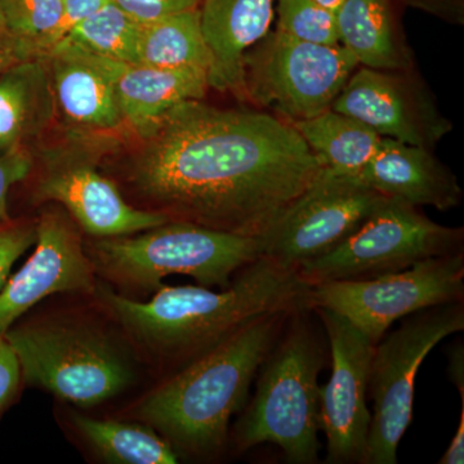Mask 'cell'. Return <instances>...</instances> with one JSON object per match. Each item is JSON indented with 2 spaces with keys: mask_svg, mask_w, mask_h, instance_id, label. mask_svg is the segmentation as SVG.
Masks as SVG:
<instances>
[{
  "mask_svg": "<svg viewBox=\"0 0 464 464\" xmlns=\"http://www.w3.org/2000/svg\"><path fill=\"white\" fill-rule=\"evenodd\" d=\"M335 14L341 44L359 65L377 70L414 67L393 0H344Z\"/></svg>",
  "mask_w": 464,
  "mask_h": 464,
  "instance_id": "cell-21",
  "label": "cell"
},
{
  "mask_svg": "<svg viewBox=\"0 0 464 464\" xmlns=\"http://www.w3.org/2000/svg\"><path fill=\"white\" fill-rule=\"evenodd\" d=\"M30 60L32 58L27 54L16 35L9 29L7 21L0 9V74Z\"/></svg>",
  "mask_w": 464,
  "mask_h": 464,
  "instance_id": "cell-33",
  "label": "cell"
},
{
  "mask_svg": "<svg viewBox=\"0 0 464 464\" xmlns=\"http://www.w3.org/2000/svg\"><path fill=\"white\" fill-rule=\"evenodd\" d=\"M359 63L342 44L320 45L268 32L243 57L244 102L285 121H306L332 109Z\"/></svg>",
  "mask_w": 464,
  "mask_h": 464,
  "instance_id": "cell-9",
  "label": "cell"
},
{
  "mask_svg": "<svg viewBox=\"0 0 464 464\" xmlns=\"http://www.w3.org/2000/svg\"><path fill=\"white\" fill-rule=\"evenodd\" d=\"M33 168L34 157L26 146H18L0 155V226L14 219L9 215V192L14 186L25 181Z\"/></svg>",
  "mask_w": 464,
  "mask_h": 464,
  "instance_id": "cell-29",
  "label": "cell"
},
{
  "mask_svg": "<svg viewBox=\"0 0 464 464\" xmlns=\"http://www.w3.org/2000/svg\"><path fill=\"white\" fill-rule=\"evenodd\" d=\"M277 0H201V29L212 54L209 88L244 102L243 57L270 32Z\"/></svg>",
  "mask_w": 464,
  "mask_h": 464,
  "instance_id": "cell-18",
  "label": "cell"
},
{
  "mask_svg": "<svg viewBox=\"0 0 464 464\" xmlns=\"http://www.w3.org/2000/svg\"><path fill=\"white\" fill-rule=\"evenodd\" d=\"M96 57L114 85L128 132L133 137L148 133L179 103L203 100L209 90L204 70L160 69Z\"/></svg>",
  "mask_w": 464,
  "mask_h": 464,
  "instance_id": "cell-19",
  "label": "cell"
},
{
  "mask_svg": "<svg viewBox=\"0 0 464 464\" xmlns=\"http://www.w3.org/2000/svg\"><path fill=\"white\" fill-rule=\"evenodd\" d=\"M308 290L310 285L295 268L261 256L219 292L200 285H163L149 301H140L97 279L92 295L124 333L143 364L168 375L258 317L308 310Z\"/></svg>",
  "mask_w": 464,
  "mask_h": 464,
  "instance_id": "cell-2",
  "label": "cell"
},
{
  "mask_svg": "<svg viewBox=\"0 0 464 464\" xmlns=\"http://www.w3.org/2000/svg\"><path fill=\"white\" fill-rule=\"evenodd\" d=\"M9 29L32 60H43L56 44L63 0H0Z\"/></svg>",
  "mask_w": 464,
  "mask_h": 464,
  "instance_id": "cell-26",
  "label": "cell"
},
{
  "mask_svg": "<svg viewBox=\"0 0 464 464\" xmlns=\"http://www.w3.org/2000/svg\"><path fill=\"white\" fill-rule=\"evenodd\" d=\"M140 23H151L170 14L199 8L201 0H112Z\"/></svg>",
  "mask_w": 464,
  "mask_h": 464,
  "instance_id": "cell-31",
  "label": "cell"
},
{
  "mask_svg": "<svg viewBox=\"0 0 464 464\" xmlns=\"http://www.w3.org/2000/svg\"><path fill=\"white\" fill-rule=\"evenodd\" d=\"M43 60L50 69L56 116L63 119L66 137L116 142L128 132L114 85L96 54L63 39Z\"/></svg>",
  "mask_w": 464,
  "mask_h": 464,
  "instance_id": "cell-16",
  "label": "cell"
},
{
  "mask_svg": "<svg viewBox=\"0 0 464 464\" xmlns=\"http://www.w3.org/2000/svg\"><path fill=\"white\" fill-rule=\"evenodd\" d=\"M332 109L353 116L381 137L430 150L453 130L414 67H357Z\"/></svg>",
  "mask_w": 464,
  "mask_h": 464,
  "instance_id": "cell-14",
  "label": "cell"
},
{
  "mask_svg": "<svg viewBox=\"0 0 464 464\" xmlns=\"http://www.w3.org/2000/svg\"><path fill=\"white\" fill-rule=\"evenodd\" d=\"M112 145L65 137L61 145L42 150L34 199L63 207L91 239L127 237L169 221L160 213L134 207L119 186L101 172V158Z\"/></svg>",
  "mask_w": 464,
  "mask_h": 464,
  "instance_id": "cell-11",
  "label": "cell"
},
{
  "mask_svg": "<svg viewBox=\"0 0 464 464\" xmlns=\"http://www.w3.org/2000/svg\"><path fill=\"white\" fill-rule=\"evenodd\" d=\"M5 337L16 353L25 386L81 408L123 395L137 383L143 364L105 311L101 319L81 313L26 317Z\"/></svg>",
  "mask_w": 464,
  "mask_h": 464,
  "instance_id": "cell-4",
  "label": "cell"
},
{
  "mask_svg": "<svg viewBox=\"0 0 464 464\" xmlns=\"http://www.w3.org/2000/svg\"><path fill=\"white\" fill-rule=\"evenodd\" d=\"M137 58L140 65L209 72L212 54L201 29L199 8L142 24Z\"/></svg>",
  "mask_w": 464,
  "mask_h": 464,
  "instance_id": "cell-24",
  "label": "cell"
},
{
  "mask_svg": "<svg viewBox=\"0 0 464 464\" xmlns=\"http://www.w3.org/2000/svg\"><path fill=\"white\" fill-rule=\"evenodd\" d=\"M329 341L332 375L320 389V423L326 436V463H362L372 413L366 406L374 346L347 319L326 308H313Z\"/></svg>",
  "mask_w": 464,
  "mask_h": 464,
  "instance_id": "cell-13",
  "label": "cell"
},
{
  "mask_svg": "<svg viewBox=\"0 0 464 464\" xmlns=\"http://www.w3.org/2000/svg\"><path fill=\"white\" fill-rule=\"evenodd\" d=\"M276 3V32L313 44H341L337 14L316 0H277Z\"/></svg>",
  "mask_w": 464,
  "mask_h": 464,
  "instance_id": "cell-27",
  "label": "cell"
},
{
  "mask_svg": "<svg viewBox=\"0 0 464 464\" xmlns=\"http://www.w3.org/2000/svg\"><path fill=\"white\" fill-rule=\"evenodd\" d=\"M449 377L456 383L460 396L464 395V353L462 343L454 347L449 362Z\"/></svg>",
  "mask_w": 464,
  "mask_h": 464,
  "instance_id": "cell-36",
  "label": "cell"
},
{
  "mask_svg": "<svg viewBox=\"0 0 464 464\" xmlns=\"http://www.w3.org/2000/svg\"><path fill=\"white\" fill-rule=\"evenodd\" d=\"M440 464H463L464 463V400H462V409H460L459 426L448 450L439 460Z\"/></svg>",
  "mask_w": 464,
  "mask_h": 464,
  "instance_id": "cell-35",
  "label": "cell"
},
{
  "mask_svg": "<svg viewBox=\"0 0 464 464\" xmlns=\"http://www.w3.org/2000/svg\"><path fill=\"white\" fill-rule=\"evenodd\" d=\"M54 118L45 60L26 61L0 74V155L42 137Z\"/></svg>",
  "mask_w": 464,
  "mask_h": 464,
  "instance_id": "cell-20",
  "label": "cell"
},
{
  "mask_svg": "<svg viewBox=\"0 0 464 464\" xmlns=\"http://www.w3.org/2000/svg\"><path fill=\"white\" fill-rule=\"evenodd\" d=\"M357 179L384 197L441 212L459 206L463 198L457 177L432 150L387 137Z\"/></svg>",
  "mask_w": 464,
  "mask_h": 464,
  "instance_id": "cell-17",
  "label": "cell"
},
{
  "mask_svg": "<svg viewBox=\"0 0 464 464\" xmlns=\"http://www.w3.org/2000/svg\"><path fill=\"white\" fill-rule=\"evenodd\" d=\"M109 176L134 207L169 221L262 237L322 172L280 116L201 100L170 109Z\"/></svg>",
  "mask_w": 464,
  "mask_h": 464,
  "instance_id": "cell-1",
  "label": "cell"
},
{
  "mask_svg": "<svg viewBox=\"0 0 464 464\" xmlns=\"http://www.w3.org/2000/svg\"><path fill=\"white\" fill-rule=\"evenodd\" d=\"M72 422L85 444L103 462L174 464L179 457L154 429L139 420H97L72 411Z\"/></svg>",
  "mask_w": 464,
  "mask_h": 464,
  "instance_id": "cell-23",
  "label": "cell"
},
{
  "mask_svg": "<svg viewBox=\"0 0 464 464\" xmlns=\"http://www.w3.org/2000/svg\"><path fill=\"white\" fill-rule=\"evenodd\" d=\"M36 240V219H11L0 226V290L11 276L12 266Z\"/></svg>",
  "mask_w": 464,
  "mask_h": 464,
  "instance_id": "cell-28",
  "label": "cell"
},
{
  "mask_svg": "<svg viewBox=\"0 0 464 464\" xmlns=\"http://www.w3.org/2000/svg\"><path fill=\"white\" fill-rule=\"evenodd\" d=\"M319 5H322L323 7L329 9V11L334 12L337 14L338 9L341 8V5H343L344 0H316Z\"/></svg>",
  "mask_w": 464,
  "mask_h": 464,
  "instance_id": "cell-37",
  "label": "cell"
},
{
  "mask_svg": "<svg viewBox=\"0 0 464 464\" xmlns=\"http://www.w3.org/2000/svg\"><path fill=\"white\" fill-rule=\"evenodd\" d=\"M110 2L111 0H63V18L56 34V44L63 41L75 26L83 23L85 18L96 14Z\"/></svg>",
  "mask_w": 464,
  "mask_h": 464,
  "instance_id": "cell-32",
  "label": "cell"
},
{
  "mask_svg": "<svg viewBox=\"0 0 464 464\" xmlns=\"http://www.w3.org/2000/svg\"><path fill=\"white\" fill-rule=\"evenodd\" d=\"M297 314V313H295ZM295 314L258 317L206 355L164 375L130 408L179 459L218 457L230 436V420L249 401L250 384Z\"/></svg>",
  "mask_w": 464,
  "mask_h": 464,
  "instance_id": "cell-3",
  "label": "cell"
},
{
  "mask_svg": "<svg viewBox=\"0 0 464 464\" xmlns=\"http://www.w3.org/2000/svg\"><path fill=\"white\" fill-rule=\"evenodd\" d=\"M24 386L16 353L5 335H0V420L20 398Z\"/></svg>",
  "mask_w": 464,
  "mask_h": 464,
  "instance_id": "cell-30",
  "label": "cell"
},
{
  "mask_svg": "<svg viewBox=\"0 0 464 464\" xmlns=\"http://www.w3.org/2000/svg\"><path fill=\"white\" fill-rule=\"evenodd\" d=\"M411 7L441 17L449 23L462 24L464 0H400Z\"/></svg>",
  "mask_w": 464,
  "mask_h": 464,
  "instance_id": "cell-34",
  "label": "cell"
},
{
  "mask_svg": "<svg viewBox=\"0 0 464 464\" xmlns=\"http://www.w3.org/2000/svg\"><path fill=\"white\" fill-rule=\"evenodd\" d=\"M463 297L464 255L459 252L373 279L316 284L308 290L307 308L340 314L377 344L398 320Z\"/></svg>",
  "mask_w": 464,
  "mask_h": 464,
  "instance_id": "cell-10",
  "label": "cell"
},
{
  "mask_svg": "<svg viewBox=\"0 0 464 464\" xmlns=\"http://www.w3.org/2000/svg\"><path fill=\"white\" fill-rule=\"evenodd\" d=\"M464 329L463 301L417 311L374 346L368 391L373 400L362 464H396L413 417L415 378L433 348Z\"/></svg>",
  "mask_w": 464,
  "mask_h": 464,
  "instance_id": "cell-7",
  "label": "cell"
},
{
  "mask_svg": "<svg viewBox=\"0 0 464 464\" xmlns=\"http://www.w3.org/2000/svg\"><path fill=\"white\" fill-rule=\"evenodd\" d=\"M141 26L142 23L111 0L96 14L85 18L63 39L97 56L137 63Z\"/></svg>",
  "mask_w": 464,
  "mask_h": 464,
  "instance_id": "cell-25",
  "label": "cell"
},
{
  "mask_svg": "<svg viewBox=\"0 0 464 464\" xmlns=\"http://www.w3.org/2000/svg\"><path fill=\"white\" fill-rule=\"evenodd\" d=\"M307 313L290 317L259 368L257 390L232 433L239 451L275 444L290 463L319 460L322 387L317 381L325 350Z\"/></svg>",
  "mask_w": 464,
  "mask_h": 464,
  "instance_id": "cell-6",
  "label": "cell"
},
{
  "mask_svg": "<svg viewBox=\"0 0 464 464\" xmlns=\"http://www.w3.org/2000/svg\"><path fill=\"white\" fill-rule=\"evenodd\" d=\"M84 248L97 279L123 295H154L170 275L225 289L241 268L261 257L258 237L179 221L127 237H84Z\"/></svg>",
  "mask_w": 464,
  "mask_h": 464,
  "instance_id": "cell-5",
  "label": "cell"
},
{
  "mask_svg": "<svg viewBox=\"0 0 464 464\" xmlns=\"http://www.w3.org/2000/svg\"><path fill=\"white\" fill-rule=\"evenodd\" d=\"M36 219L33 255L0 290V335L43 299L58 293L93 295L97 276L84 235L63 207L47 203Z\"/></svg>",
  "mask_w": 464,
  "mask_h": 464,
  "instance_id": "cell-15",
  "label": "cell"
},
{
  "mask_svg": "<svg viewBox=\"0 0 464 464\" xmlns=\"http://www.w3.org/2000/svg\"><path fill=\"white\" fill-rule=\"evenodd\" d=\"M292 125L323 168L340 176H359L383 139L368 125L333 109Z\"/></svg>",
  "mask_w": 464,
  "mask_h": 464,
  "instance_id": "cell-22",
  "label": "cell"
},
{
  "mask_svg": "<svg viewBox=\"0 0 464 464\" xmlns=\"http://www.w3.org/2000/svg\"><path fill=\"white\" fill-rule=\"evenodd\" d=\"M463 241L462 227L436 224L418 207L387 197L341 246L297 271L310 286L373 279L424 259L463 252Z\"/></svg>",
  "mask_w": 464,
  "mask_h": 464,
  "instance_id": "cell-8",
  "label": "cell"
},
{
  "mask_svg": "<svg viewBox=\"0 0 464 464\" xmlns=\"http://www.w3.org/2000/svg\"><path fill=\"white\" fill-rule=\"evenodd\" d=\"M386 198L357 177L323 168L267 234L259 237L261 256L297 270L341 246Z\"/></svg>",
  "mask_w": 464,
  "mask_h": 464,
  "instance_id": "cell-12",
  "label": "cell"
}]
</instances>
